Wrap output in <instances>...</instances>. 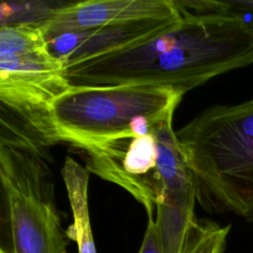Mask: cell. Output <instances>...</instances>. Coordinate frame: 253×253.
<instances>
[{
  "label": "cell",
  "instance_id": "obj_1",
  "mask_svg": "<svg viewBox=\"0 0 253 253\" xmlns=\"http://www.w3.org/2000/svg\"><path fill=\"white\" fill-rule=\"evenodd\" d=\"M180 21L139 43L64 68L71 87L145 85L183 94L253 63V32L238 16L197 11L174 0Z\"/></svg>",
  "mask_w": 253,
  "mask_h": 253
},
{
  "label": "cell",
  "instance_id": "obj_2",
  "mask_svg": "<svg viewBox=\"0 0 253 253\" xmlns=\"http://www.w3.org/2000/svg\"><path fill=\"white\" fill-rule=\"evenodd\" d=\"M70 87L63 63L50 52L40 27L1 26L0 143L45 154L61 141L52 105Z\"/></svg>",
  "mask_w": 253,
  "mask_h": 253
},
{
  "label": "cell",
  "instance_id": "obj_3",
  "mask_svg": "<svg viewBox=\"0 0 253 253\" xmlns=\"http://www.w3.org/2000/svg\"><path fill=\"white\" fill-rule=\"evenodd\" d=\"M197 200L253 219V99L212 106L176 131Z\"/></svg>",
  "mask_w": 253,
  "mask_h": 253
},
{
  "label": "cell",
  "instance_id": "obj_4",
  "mask_svg": "<svg viewBox=\"0 0 253 253\" xmlns=\"http://www.w3.org/2000/svg\"><path fill=\"white\" fill-rule=\"evenodd\" d=\"M173 116L156 123L148 133L129 131L81 148L86 169L128 192L147 216L158 205L195 210L196 187L173 129Z\"/></svg>",
  "mask_w": 253,
  "mask_h": 253
},
{
  "label": "cell",
  "instance_id": "obj_5",
  "mask_svg": "<svg viewBox=\"0 0 253 253\" xmlns=\"http://www.w3.org/2000/svg\"><path fill=\"white\" fill-rule=\"evenodd\" d=\"M45 157L0 143V253H68Z\"/></svg>",
  "mask_w": 253,
  "mask_h": 253
},
{
  "label": "cell",
  "instance_id": "obj_6",
  "mask_svg": "<svg viewBox=\"0 0 253 253\" xmlns=\"http://www.w3.org/2000/svg\"><path fill=\"white\" fill-rule=\"evenodd\" d=\"M183 95L145 85L70 87L54 101L52 117L61 141L84 148L129 131L148 133Z\"/></svg>",
  "mask_w": 253,
  "mask_h": 253
},
{
  "label": "cell",
  "instance_id": "obj_7",
  "mask_svg": "<svg viewBox=\"0 0 253 253\" xmlns=\"http://www.w3.org/2000/svg\"><path fill=\"white\" fill-rule=\"evenodd\" d=\"M181 13L69 32L47 39L50 52L64 68L86 59L147 41L174 27Z\"/></svg>",
  "mask_w": 253,
  "mask_h": 253
},
{
  "label": "cell",
  "instance_id": "obj_8",
  "mask_svg": "<svg viewBox=\"0 0 253 253\" xmlns=\"http://www.w3.org/2000/svg\"><path fill=\"white\" fill-rule=\"evenodd\" d=\"M178 13L174 0H103L62 3L40 22L45 40L69 32Z\"/></svg>",
  "mask_w": 253,
  "mask_h": 253
},
{
  "label": "cell",
  "instance_id": "obj_9",
  "mask_svg": "<svg viewBox=\"0 0 253 253\" xmlns=\"http://www.w3.org/2000/svg\"><path fill=\"white\" fill-rule=\"evenodd\" d=\"M89 173L86 167L71 157H66L61 169L73 214V223L66 234L76 242L78 253H97L88 207Z\"/></svg>",
  "mask_w": 253,
  "mask_h": 253
},
{
  "label": "cell",
  "instance_id": "obj_10",
  "mask_svg": "<svg viewBox=\"0 0 253 253\" xmlns=\"http://www.w3.org/2000/svg\"><path fill=\"white\" fill-rule=\"evenodd\" d=\"M230 225L195 218L190 225L180 253H222Z\"/></svg>",
  "mask_w": 253,
  "mask_h": 253
},
{
  "label": "cell",
  "instance_id": "obj_11",
  "mask_svg": "<svg viewBox=\"0 0 253 253\" xmlns=\"http://www.w3.org/2000/svg\"><path fill=\"white\" fill-rule=\"evenodd\" d=\"M219 11L240 17L253 32V0H221Z\"/></svg>",
  "mask_w": 253,
  "mask_h": 253
},
{
  "label": "cell",
  "instance_id": "obj_12",
  "mask_svg": "<svg viewBox=\"0 0 253 253\" xmlns=\"http://www.w3.org/2000/svg\"><path fill=\"white\" fill-rule=\"evenodd\" d=\"M147 217V225L138 253H164L153 216Z\"/></svg>",
  "mask_w": 253,
  "mask_h": 253
}]
</instances>
